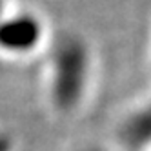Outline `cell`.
<instances>
[{
	"instance_id": "obj_1",
	"label": "cell",
	"mask_w": 151,
	"mask_h": 151,
	"mask_svg": "<svg viewBox=\"0 0 151 151\" xmlns=\"http://www.w3.org/2000/svg\"><path fill=\"white\" fill-rule=\"evenodd\" d=\"M88 75V55L80 42H66L57 58V96L64 106L78 102Z\"/></svg>"
},
{
	"instance_id": "obj_2",
	"label": "cell",
	"mask_w": 151,
	"mask_h": 151,
	"mask_svg": "<svg viewBox=\"0 0 151 151\" xmlns=\"http://www.w3.org/2000/svg\"><path fill=\"white\" fill-rule=\"evenodd\" d=\"M122 137L126 144L133 149H140L151 144V102L137 109L126 120Z\"/></svg>"
}]
</instances>
